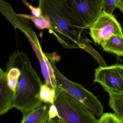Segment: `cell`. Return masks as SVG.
Listing matches in <instances>:
<instances>
[{
	"label": "cell",
	"instance_id": "1",
	"mask_svg": "<svg viewBox=\"0 0 123 123\" xmlns=\"http://www.w3.org/2000/svg\"><path fill=\"white\" fill-rule=\"evenodd\" d=\"M42 15L50 19L58 42L66 49L81 48V34L86 26L68 3V0H39Z\"/></svg>",
	"mask_w": 123,
	"mask_h": 123
},
{
	"label": "cell",
	"instance_id": "2",
	"mask_svg": "<svg viewBox=\"0 0 123 123\" xmlns=\"http://www.w3.org/2000/svg\"><path fill=\"white\" fill-rule=\"evenodd\" d=\"M9 57L20 71L14 92L13 107L21 113L24 118L42 105L39 97L42 82L26 54L16 51Z\"/></svg>",
	"mask_w": 123,
	"mask_h": 123
},
{
	"label": "cell",
	"instance_id": "3",
	"mask_svg": "<svg viewBox=\"0 0 123 123\" xmlns=\"http://www.w3.org/2000/svg\"><path fill=\"white\" fill-rule=\"evenodd\" d=\"M54 104L63 123H97L94 113L80 101L57 85Z\"/></svg>",
	"mask_w": 123,
	"mask_h": 123
},
{
	"label": "cell",
	"instance_id": "4",
	"mask_svg": "<svg viewBox=\"0 0 123 123\" xmlns=\"http://www.w3.org/2000/svg\"><path fill=\"white\" fill-rule=\"evenodd\" d=\"M45 54L54 69L57 85L63 88L71 95L82 103L94 115L98 117L101 116L104 113V107L97 97L81 85L67 79L56 67L55 60L53 54Z\"/></svg>",
	"mask_w": 123,
	"mask_h": 123
},
{
	"label": "cell",
	"instance_id": "5",
	"mask_svg": "<svg viewBox=\"0 0 123 123\" xmlns=\"http://www.w3.org/2000/svg\"><path fill=\"white\" fill-rule=\"evenodd\" d=\"M94 81L101 85L110 96L123 95V65L100 66L95 69Z\"/></svg>",
	"mask_w": 123,
	"mask_h": 123
},
{
	"label": "cell",
	"instance_id": "6",
	"mask_svg": "<svg viewBox=\"0 0 123 123\" xmlns=\"http://www.w3.org/2000/svg\"><path fill=\"white\" fill-rule=\"evenodd\" d=\"M89 28L90 34L94 42L101 46L112 36L123 37L120 24L115 16L103 11Z\"/></svg>",
	"mask_w": 123,
	"mask_h": 123
},
{
	"label": "cell",
	"instance_id": "7",
	"mask_svg": "<svg viewBox=\"0 0 123 123\" xmlns=\"http://www.w3.org/2000/svg\"><path fill=\"white\" fill-rule=\"evenodd\" d=\"M22 32L26 37L38 59L45 83L51 88L56 90L57 87V82L54 69L46 55L43 52L32 24L29 25Z\"/></svg>",
	"mask_w": 123,
	"mask_h": 123
},
{
	"label": "cell",
	"instance_id": "8",
	"mask_svg": "<svg viewBox=\"0 0 123 123\" xmlns=\"http://www.w3.org/2000/svg\"><path fill=\"white\" fill-rule=\"evenodd\" d=\"M68 3L87 28L103 11V0H68Z\"/></svg>",
	"mask_w": 123,
	"mask_h": 123
},
{
	"label": "cell",
	"instance_id": "9",
	"mask_svg": "<svg viewBox=\"0 0 123 123\" xmlns=\"http://www.w3.org/2000/svg\"><path fill=\"white\" fill-rule=\"evenodd\" d=\"M14 92L8 86L6 73L0 69V115L13 108Z\"/></svg>",
	"mask_w": 123,
	"mask_h": 123
},
{
	"label": "cell",
	"instance_id": "10",
	"mask_svg": "<svg viewBox=\"0 0 123 123\" xmlns=\"http://www.w3.org/2000/svg\"><path fill=\"white\" fill-rule=\"evenodd\" d=\"M48 110L49 107L43 105L22 118L21 123H46L49 120Z\"/></svg>",
	"mask_w": 123,
	"mask_h": 123
},
{
	"label": "cell",
	"instance_id": "11",
	"mask_svg": "<svg viewBox=\"0 0 123 123\" xmlns=\"http://www.w3.org/2000/svg\"><path fill=\"white\" fill-rule=\"evenodd\" d=\"M103 50L123 57V37L114 35L108 39L101 45Z\"/></svg>",
	"mask_w": 123,
	"mask_h": 123
},
{
	"label": "cell",
	"instance_id": "12",
	"mask_svg": "<svg viewBox=\"0 0 123 123\" xmlns=\"http://www.w3.org/2000/svg\"><path fill=\"white\" fill-rule=\"evenodd\" d=\"M17 15L27 20L32 21L38 29L41 30L47 29L50 33L52 31L51 24L49 18L47 16L43 15V17H39L27 14H17Z\"/></svg>",
	"mask_w": 123,
	"mask_h": 123
},
{
	"label": "cell",
	"instance_id": "13",
	"mask_svg": "<svg viewBox=\"0 0 123 123\" xmlns=\"http://www.w3.org/2000/svg\"><path fill=\"white\" fill-rule=\"evenodd\" d=\"M56 97V90L52 89L45 82L42 84L40 92L39 97L42 102L47 106L54 104Z\"/></svg>",
	"mask_w": 123,
	"mask_h": 123
},
{
	"label": "cell",
	"instance_id": "14",
	"mask_svg": "<svg viewBox=\"0 0 123 123\" xmlns=\"http://www.w3.org/2000/svg\"><path fill=\"white\" fill-rule=\"evenodd\" d=\"M81 48L87 51L98 62L101 66H106L105 61L102 56L90 44V40L87 38H84L81 36Z\"/></svg>",
	"mask_w": 123,
	"mask_h": 123
},
{
	"label": "cell",
	"instance_id": "15",
	"mask_svg": "<svg viewBox=\"0 0 123 123\" xmlns=\"http://www.w3.org/2000/svg\"><path fill=\"white\" fill-rule=\"evenodd\" d=\"M109 105L117 117L123 121V95L110 96Z\"/></svg>",
	"mask_w": 123,
	"mask_h": 123
},
{
	"label": "cell",
	"instance_id": "16",
	"mask_svg": "<svg viewBox=\"0 0 123 123\" xmlns=\"http://www.w3.org/2000/svg\"><path fill=\"white\" fill-rule=\"evenodd\" d=\"M97 123H123V121L115 114L107 113L100 116Z\"/></svg>",
	"mask_w": 123,
	"mask_h": 123
},
{
	"label": "cell",
	"instance_id": "17",
	"mask_svg": "<svg viewBox=\"0 0 123 123\" xmlns=\"http://www.w3.org/2000/svg\"><path fill=\"white\" fill-rule=\"evenodd\" d=\"M122 0H103V11L105 12L113 15V12L117 8L118 5Z\"/></svg>",
	"mask_w": 123,
	"mask_h": 123
},
{
	"label": "cell",
	"instance_id": "18",
	"mask_svg": "<svg viewBox=\"0 0 123 123\" xmlns=\"http://www.w3.org/2000/svg\"><path fill=\"white\" fill-rule=\"evenodd\" d=\"M26 5L29 7L31 9L32 13V16H35L37 17H43V15L42 14V11L40 8L39 7H34L30 4H29L26 1H25L24 0H23Z\"/></svg>",
	"mask_w": 123,
	"mask_h": 123
},
{
	"label": "cell",
	"instance_id": "19",
	"mask_svg": "<svg viewBox=\"0 0 123 123\" xmlns=\"http://www.w3.org/2000/svg\"><path fill=\"white\" fill-rule=\"evenodd\" d=\"M48 115L49 119H53L58 117V110L55 104L50 105L49 106Z\"/></svg>",
	"mask_w": 123,
	"mask_h": 123
},
{
	"label": "cell",
	"instance_id": "20",
	"mask_svg": "<svg viewBox=\"0 0 123 123\" xmlns=\"http://www.w3.org/2000/svg\"><path fill=\"white\" fill-rule=\"evenodd\" d=\"M46 123H61L59 119L57 118H54L53 119H49L48 121Z\"/></svg>",
	"mask_w": 123,
	"mask_h": 123
},
{
	"label": "cell",
	"instance_id": "21",
	"mask_svg": "<svg viewBox=\"0 0 123 123\" xmlns=\"http://www.w3.org/2000/svg\"><path fill=\"white\" fill-rule=\"evenodd\" d=\"M117 8L120 10L122 13L123 14V0L120 1L118 4L117 6Z\"/></svg>",
	"mask_w": 123,
	"mask_h": 123
}]
</instances>
